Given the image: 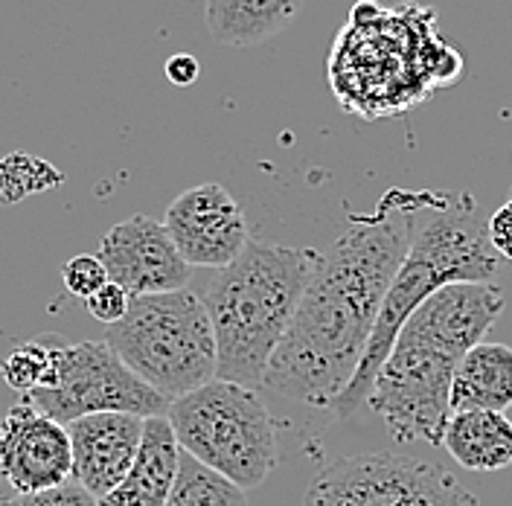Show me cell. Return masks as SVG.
<instances>
[{
    "label": "cell",
    "mask_w": 512,
    "mask_h": 506,
    "mask_svg": "<svg viewBox=\"0 0 512 506\" xmlns=\"http://www.w3.org/2000/svg\"><path fill=\"white\" fill-rule=\"evenodd\" d=\"M96 256L105 265L108 280L126 288L131 297L184 291L190 285L192 268L163 222L152 216H131L114 224L99 242Z\"/></svg>",
    "instance_id": "obj_12"
},
{
    "label": "cell",
    "mask_w": 512,
    "mask_h": 506,
    "mask_svg": "<svg viewBox=\"0 0 512 506\" xmlns=\"http://www.w3.org/2000/svg\"><path fill=\"white\" fill-rule=\"evenodd\" d=\"M510 195H512V190H510Z\"/></svg>",
    "instance_id": "obj_27"
},
{
    "label": "cell",
    "mask_w": 512,
    "mask_h": 506,
    "mask_svg": "<svg viewBox=\"0 0 512 506\" xmlns=\"http://www.w3.org/2000/svg\"><path fill=\"white\" fill-rule=\"evenodd\" d=\"M62 280L64 288L73 297L88 300L94 291H99L102 285L108 283V271H105V265L99 262L96 253H79V256L67 259L62 265Z\"/></svg>",
    "instance_id": "obj_21"
},
{
    "label": "cell",
    "mask_w": 512,
    "mask_h": 506,
    "mask_svg": "<svg viewBox=\"0 0 512 506\" xmlns=\"http://www.w3.org/2000/svg\"><path fill=\"white\" fill-rule=\"evenodd\" d=\"M318 262L315 248L251 239L239 259L210 277L201 303L216 335V379L251 390L265 384L268 364L286 338Z\"/></svg>",
    "instance_id": "obj_5"
},
{
    "label": "cell",
    "mask_w": 512,
    "mask_h": 506,
    "mask_svg": "<svg viewBox=\"0 0 512 506\" xmlns=\"http://www.w3.org/2000/svg\"><path fill=\"white\" fill-rule=\"evenodd\" d=\"M0 201H3V192H0Z\"/></svg>",
    "instance_id": "obj_26"
},
{
    "label": "cell",
    "mask_w": 512,
    "mask_h": 506,
    "mask_svg": "<svg viewBox=\"0 0 512 506\" xmlns=\"http://www.w3.org/2000/svg\"><path fill=\"white\" fill-rule=\"evenodd\" d=\"M73 477L67 425L35 411L30 402L12 405L0 419V480L9 492L35 495Z\"/></svg>",
    "instance_id": "obj_11"
},
{
    "label": "cell",
    "mask_w": 512,
    "mask_h": 506,
    "mask_svg": "<svg viewBox=\"0 0 512 506\" xmlns=\"http://www.w3.org/2000/svg\"><path fill=\"white\" fill-rule=\"evenodd\" d=\"M24 402L59 425H70L91 413H134L152 419L166 416L172 405L155 387L134 376L105 341H62L50 384L27 393Z\"/></svg>",
    "instance_id": "obj_8"
},
{
    "label": "cell",
    "mask_w": 512,
    "mask_h": 506,
    "mask_svg": "<svg viewBox=\"0 0 512 506\" xmlns=\"http://www.w3.org/2000/svg\"><path fill=\"white\" fill-rule=\"evenodd\" d=\"M504 309L498 285L451 283L405 320L367 396L396 443L443 445L457 364L483 344Z\"/></svg>",
    "instance_id": "obj_2"
},
{
    "label": "cell",
    "mask_w": 512,
    "mask_h": 506,
    "mask_svg": "<svg viewBox=\"0 0 512 506\" xmlns=\"http://www.w3.org/2000/svg\"><path fill=\"white\" fill-rule=\"evenodd\" d=\"M128 306H131V294H128L126 288H120L117 283H111V280L85 300L88 315L94 317V320H99V323H105V326L120 323V320L126 317Z\"/></svg>",
    "instance_id": "obj_23"
},
{
    "label": "cell",
    "mask_w": 512,
    "mask_h": 506,
    "mask_svg": "<svg viewBox=\"0 0 512 506\" xmlns=\"http://www.w3.org/2000/svg\"><path fill=\"white\" fill-rule=\"evenodd\" d=\"M419 213L425 219L416 216L411 251L384 297L382 315L370 335L364 361L347 390L329 408L338 419H347L361 405H367L373 381L396 344L399 329L434 291L451 283H489L501 271V256L492 251L486 236V219H480L469 195L425 192Z\"/></svg>",
    "instance_id": "obj_4"
},
{
    "label": "cell",
    "mask_w": 512,
    "mask_h": 506,
    "mask_svg": "<svg viewBox=\"0 0 512 506\" xmlns=\"http://www.w3.org/2000/svg\"><path fill=\"white\" fill-rule=\"evenodd\" d=\"M463 59L437 30L428 6L355 3L329 56V79L341 105L361 114H399L443 85H454Z\"/></svg>",
    "instance_id": "obj_3"
},
{
    "label": "cell",
    "mask_w": 512,
    "mask_h": 506,
    "mask_svg": "<svg viewBox=\"0 0 512 506\" xmlns=\"http://www.w3.org/2000/svg\"><path fill=\"white\" fill-rule=\"evenodd\" d=\"M512 405V347L483 341L457 364L451 384V413L495 411Z\"/></svg>",
    "instance_id": "obj_16"
},
{
    "label": "cell",
    "mask_w": 512,
    "mask_h": 506,
    "mask_svg": "<svg viewBox=\"0 0 512 506\" xmlns=\"http://www.w3.org/2000/svg\"><path fill=\"white\" fill-rule=\"evenodd\" d=\"M0 506H99L96 498L82 489L79 483L67 480L56 489L35 492V495H18V492H0Z\"/></svg>",
    "instance_id": "obj_22"
},
{
    "label": "cell",
    "mask_w": 512,
    "mask_h": 506,
    "mask_svg": "<svg viewBox=\"0 0 512 506\" xmlns=\"http://www.w3.org/2000/svg\"><path fill=\"white\" fill-rule=\"evenodd\" d=\"M166 506H248V495L227 477L181 451L178 477Z\"/></svg>",
    "instance_id": "obj_18"
},
{
    "label": "cell",
    "mask_w": 512,
    "mask_h": 506,
    "mask_svg": "<svg viewBox=\"0 0 512 506\" xmlns=\"http://www.w3.org/2000/svg\"><path fill=\"white\" fill-rule=\"evenodd\" d=\"M303 0H204V21L224 47H256L286 30Z\"/></svg>",
    "instance_id": "obj_17"
},
{
    "label": "cell",
    "mask_w": 512,
    "mask_h": 506,
    "mask_svg": "<svg viewBox=\"0 0 512 506\" xmlns=\"http://www.w3.org/2000/svg\"><path fill=\"white\" fill-rule=\"evenodd\" d=\"M419 207V192H384L370 216H352L332 248L320 253L268 364L265 390L309 408H332L364 361L384 297L411 251Z\"/></svg>",
    "instance_id": "obj_1"
},
{
    "label": "cell",
    "mask_w": 512,
    "mask_h": 506,
    "mask_svg": "<svg viewBox=\"0 0 512 506\" xmlns=\"http://www.w3.org/2000/svg\"><path fill=\"white\" fill-rule=\"evenodd\" d=\"M166 79L175 85V88H190L198 82V76H201V64L195 56L190 53H175V56H169L166 59Z\"/></svg>",
    "instance_id": "obj_25"
},
{
    "label": "cell",
    "mask_w": 512,
    "mask_h": 506,
    "mask_svg": "<svg viewBox=\"0 0 512 506\" xmlns=\"http://www.w3.org/2000/svg\"><path fill=\"white\" fill-rule=\"evenodd\" d=\"M443 448L466 472H501L512 466V422L495 411L451 413Z\"/></svg>",
    "instance_id": "obj_15"
},
{
    "label": "cell",
    "mask_w": 512,
    "mask_h": 506,
    "mask_svg": "<svg viewBox=\"0 0 512 506\" xmlns=\"http://www.w3.org/2000/svg\"><path fill=\"white\" fill-rule=\"evenodd\" d=\"M181 451L239 489H256L280 460L277 422L251 387L207 381L175 399L166 413Z\"/></svg>",
    "instance_id": "obj_7"
},
{
    "label": "cell",
    "mask_w": 512,
    "mask_h": 506,
    "mask_svg": "<svg viewBox=\"0 0 512 506\" xmlns=\"http://www.w3.org/2000/svg\"><path fill=\"white\" fill-rule=\"evenodd\" d=\"M146 419L134 413H91L67 425L73 451V483L96 501L114 492L131 472L143 443Z\"/></svg>",
    "instance_id": "obj_13"
},
{
    "label": "cell",
    "mask_w": 512,
    "mask_h": 506,
    "mask_svg": "<svg viewBox=\"0 0 512 506\" xmlns=\"http://www.w3.org/2000/svg\"><path fill=\"white\" fill-rule=\"evenodd\" d=\"M486 236L492 251L512 262V195L486 219Z\"/></svg>",
    "instance_id": "obj_24"
},
{
    "label": "cell",
    "mask_w": 512,
    "mask_h": 506,
    "mask_svg": "<svg viewBox=\"0 0 512 506\" xmlns=\"http://www.w3.org/2000/svg\"><path fill=\"white\" fill-rule=\"evenodd\" d=\"M163 227L190 268H227L251 242L239 201L219 184H198L181 192L169 204Z\"/></svg>",
    "instance_id": "obj_10"
},
{
    "label": "cell",
    "mask_w": 512,
    "mask_h": 506,
    "mask_svg": "<svg viewBox=\"0 0 512 506\" xmlns=\"http://www.w3.org/2000/svg\"><path fill=\"white\" fill-rule=\"evenodd\" d=\"M105 344L169 402L216 379L219 352L213 323L190 288L131 297L126 317L105 326Z\"/></svg>",
    "instance_id": "obj_6"
},
{
    "label": "cell",
    "mask_w": 512,
    "mask_h": 506,
    "mask_svg": "<svg viewBox=\"0 0 512 506\" xmlns=\"http://www.w3.org/2000/svg\"><path fill=\"white\" fill-rule=\"evenodd\" d=\"M181 463V445L175 440V431L166 416L146 419L143 443L137 451V460L123 483L99 498V506H166L169 492L178 477Z\"/></svg>",
    "instance_id": "obj_14"
},
{
    "label": "cell",
    "mask_w": 512,
    "mask_h": 506,
    "mask_svg": "<svg viewBox=\"0 0 512 506\" xmlns=\"http://www.w3.org/2000/svg\"><path fill=\"white\" fill-rule=\"evenodd\" d=\"M62 181L64 175L56 166H50L47 160L24 155V152H15V155L0 160V192H3L6 204L24 201L35 192H44L50 187H59Z\"/></svg>",
    "instance_id": "obj_20"
},
{
    "label": "cell",
    "mask_w": 512,
    "mask_h": 506,
    "mask_svg": "<svg viewBox=\"0 0 512 506\" xmlns=\"http://www.w3.org/2000/svg\"><path fill=\"white\" fill-rule=\"evenodd\" d=\"M59 344H62V338L50 335V332L18 344L0 361V376L6 381V387H12L15 393H24V396L32 393V390L47 387L50 379H53Z\"/></svg>",
    "instance_id": "obj_19"
},
{
    "label": "cell",
    "mask_w": 512,
    "mask_h": 506,
    "mask_svg": "<svg viewBox=\"0 0 512 506\" xmlns=\"http://www.w3.org/2000/svg\"><path fill=\"white\" fill-rule=\"evenodd\" d=\"M306 506H480L448 469L396 451H364L326 466Z\"/></svg>",
    "instance_id": "obj_9"
}]
</instances>
